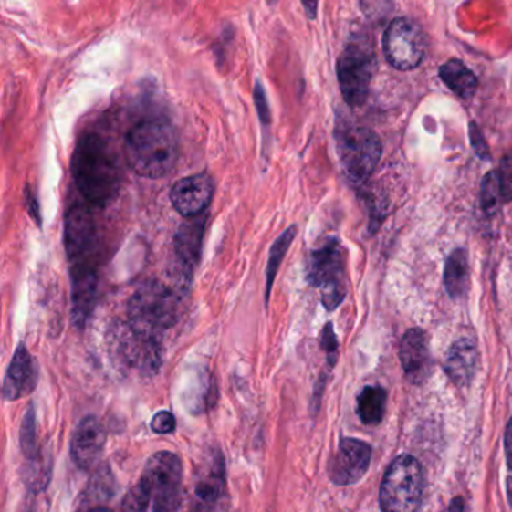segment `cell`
Masks as SVG:
<instances>
[{
	"label": "cell",
	"mask_w": 512,
	"mask_h": 512,
	"mask_svg": "<svg viewBox=\"0 0 512 512\" xmlns=\"http://www.w3.org/2000/svg\"><path fill=\"white\" fill-rule=\"evenodd\" d=\"M183 462L169 451L153 454L139 483L123 497L125 511H176L183 504Z\"/></svg>",
	"instance_id": "cell-3"
},
{
	"label": "cell",
	"mask_w": 512,
	"mask_h": 512,
	"mask_svg": "<svg viewBox=\"0 0 512 512\" xmlns=\"http://www.w3.org/2000/svg\"><path fill=\"white\" fill-rule=\"evenodd\" d=\"M340 162L349 181L364 183L381 158V141L367 127H340L335 132Z\"/></svg>",
	"instance_id": "cell-7"
},
{
	"label": "cell",
	"mask_w": 512,
	"mask_h": 512,
	"mask_svg": "<svg viewBox=\"0 0 512 512\" xmlns=\"http://www.w3.org/2000/svg\"><path fill=\"white\" fill-rule=\"evenodd\" d=\"M320 344H322V349L326 351V356H328V365H329V369H332L335 362H337V356H339V340H337V335H335L332 323H328L323 328Z\"/></svg>",
	"instance_id": "cell-27"
},
{
	"label": "cell",
	"mask_w": 512,
	"mask_h": 512,
	"mask_svg": "<svg viewBox=\"0 0 512 512\" xmlns=\"http://www.w3.org/2000/svg\"><path fill=\"white\" fill-rule=\"evenodd\" d=\"M301 2L307 17H308L309 20H314V18H316V14H318L319 0H301Z\"/></svg>",
	"instance_id": "cell-34"
},
{
	"label": "cell",
	"mask_w": 512,
	"mask_h": 512,
	"mask_svg": "<svg viewBox=\"0 0 512 512\" xmlns=\"http://www.w3.org/2000/svg\"><path fill=\"white\" fill-rule=\"evenodd\" d=\"M277 0H269V4H276Z\"/></svg>",
	"instance_id": "cell-37"
},
{
	"label": "cell",
	"mask_w": 512,
	"mask_h": 512,
	"mask_svg": "<svg viewBox=\"0 0 512 512\" xmlns=\"http://www.w3.org/2000/svg\"><path fill=\"white\" fill-rule=\"evenodd\" d=\"M505 451H507V460H508L509 467L512 469V418L505 432Z\"/></svg>",
	"instance_id": "cell-33"
},
{
	"label": "cell",
	"mask_w": 512,
	"mask_h": 512,
	"mask_svg": "<svg viewBox=\"0 0 512 512\" xmlns=\"http://www.w3.org/2000/svg\"><path fill=\"white\" fill-rule=\"evenodd\" d=\"M72 178L86 202L106 208L118 197L122 172L118 155L99 134L78 140L71 160Z\"/></svg>",
	"instance_id": "cell-2"
},
{
	"label": "cell",
	"mask_w": 512,
	"mask_h": 512,
	"mask_svg": "<svg viewBox=\"0 0 512 512\" xmlns=\"http://www.w3.org/2000/svg\"><path fill=\"white\" fill-rule=\"evenodd\" d=\"M478 369V348L474 340L462 339L449 349L444 372L457 386L469 385Z\"/></svg>",
	"instance_id": "cell-20"
},
{
	"label": "cell",
	"mask_w": 512,
	"mask_h": 512,
	"mask_svg": "<svg viewBox=\"0 0 512 512\" xmlns=\"http://www.w3.org/2000/svg\"><path fill=\"white\" fill-rule=\"evenodd\" d=\"M118 491V483H116L115 475L111 474L110 467L101 465L97 470V474L93 475L90 479L88 490H86L85 499L80 508H99V502H107L110 500Z\"/></svg>",
	"instance_id": "cell-24"
},
{
	"label": "cell",
	"mask_w": 512,
	"mask_h": 512,
	"mask_svg": "<svg viewBox=\"0 0 512 512\" xmlns=\"http://www.w3.org/2000/svg\"><path fill=\"white\" fill-rule=\"evenodd\" d=\"M151 428L157 434H169L176 430V418L169 411L158 412L151 421Z\"/></svg>",
	"instance_id": "cell-30"
},
{
	"label": "cell",
	"mask_w": 512,
	"mask_h": 512,
	"mask_svg": "<svg viewBox=\"0 0 512 512\" xmlns=\"http://www.w3.org/2000/svg\"><path fill=\"white\" fill-rule=\"evenodd\" d=\"M386 395L383 388L365 386L358 397V415L365 425H379L385 415Z\"/></svg>",
	"instance_id": "cell-23"
},
{
	"label": "cell",
	"mask_w": 512,
	"mask_h": 512,
	"mask_svg": "<svg viewBox=\"0 0 512 512\" xmlns=\"http://www.w3.org/2000/svg\"><path fill=\"white\" fill-rule=\"evenodd\" d=\"M439 77L458 98L470 99L478 89V78L462 60L451 59L439 67Z\"/></svg>",
	"instance_id": "cell-21"
},
{
	"label": "cell",
	"mask_w": 512,
	"mask_h": 512,
	"mask_svg": "<svg viewBox=\"0 0 512 512\" xmlns=\"http://www.w3.org/2000/svg\"><path fill=\"white\" fill-rule=\"evenodd\" d=\"M423 469L412 455H400L386 470L381 487V507L386 512L416 511L423 500Z\"/></svg>",
	"instance_id": "cell-10"
},
{
	"label": "cell",
	"mask_w": 512,
	"mask_h": 512,
	"mask_svg": "<svg viewBox=\"0 0 512 512\" xmlns=\"http://www.w3.org/2000/svg\"><path fill=\"white\" fill-rule=\"evenodd\" d=\"M206 218L208 216L204 214L186 218L185 223L179 225L176 236H174V256H176L179 287L185 288V290L190 288L195 266L199 265L200 257H202Z\"/></svg>",
	"instance_id": "cell-12"
},
{
	"label": "cell",
	"mask_w": 512,
	"mask_h": 512,
	"mask_svg": "<svg viewBox=\"0 0 512 512\" xmlns=\"http://www.w3.org/2000/svg\"><path fill=\"white\" fill-rule=\"evenodd\" d=\"M111 355L123 370L140 376H155L162 365V337L137 329L131 323H118L110 332Z\"/></svg>",
	"instance_id": "cell-6"
},
{
	"label": "cell",
	"mask_w": 512,
	"mask_h": 512,
	"mask_svg": "<svg viewBox=\"0 0 512 512\" xmlns=\"http://www.w3.org/2000/svg\"><path fill=\"white\" fill-rule=\"evenodd\" d=\"M444 287L449 297L457 299L465 297L469 288V258L463 248H457L449 255L444 265Z\"/></svg>",
	"instance_id": "cell-22"
},
{
	"label": "cell",
	"mask_w": 512,
	"mask_h": 512,
	"mask_svg": "<svg viewBox=\"0 0 512 512\" xmlns=\"http://www.w3.org/2000/svg\"><path fill=\"white\" fill-rule=\"evenodd\" d=\"M371 462V448L358 439H341L329 462V478L335 486H351L362 479Z\"/></svg>",
	"instance_id": "cell-14"
},
{
	"label": "cell",
	"mask_w": 512,
	"mask_h": 512,
	"mask_svg": "<svg viewBox=\"0 0 512 512\" xmlns=\"http://www.w3.org/2000/svg\"><path fill=\"white\" fill-rule=\"evenodd\" d=\"M295 236H297V225H292L271 246L266 266V292H265V301H266V304L269 302V298H271L274 279H276L277 274H278L283 258L287 255L288 248L292 246V242L295 241Z\"/></svg>",
	"instance_id": "cell-25"
},
{
	"label": "cell",
	"mask_w": 512,
	"mask_h": 512,
	"mask_svg": "<svg viewBox=\"0 0 512 512\" xmlns=\"http://www.w3.org/2000/svg\"><path fill=\"white\" fill-rule=\"evenodd\" d=\"M215 185L206 173L194 174L174 183L170 193L173 208L183 216H199L206 212L214 197Z\"/></svg>",
	"instance_id": "cell-15"
},
{
	"label": "cell",
	"mask_w": 512,
	"mask_h": 512,
	"mask_svg": "<svg viewBox=\"0 0 512 512\" xmlns=\"http://www.w3.org/2000/svg\"><path fill=\"white\" fill-rule=\"evenodd\" d=\"M179 318V293L151 279L141 284L128 301V322L137 329L162 337Z\"/></svg>",
	"instance_id": "cell-5"
},
{
	"label": "cell",
	"mask_w": 512,
	"mask_h": 512,
	"mask_svg": "<svg viewBox=\"0 0 512 512\" xmlns=\"http://www.w3.org/2000/svg\"><path fill=\"white\" fill-rule=\"evenodd\" d=\"M344 271V250L339 239L330 237L311 251L307 279L313 287L320 288L322 304L329 311L337 308L348 293Z\"/></svg>",
	"instance_id": "cell-8"
},
{
	"label": "cell",
	"mask_w": 512,
	"mask_h": 512,
	"mask_svg": "<svg viewBox=\"0 0 512 512\" xmlns=\"http://www.w3.org/2000/svg\"><path fill=\"white\" fill-rule=\"evenodd\" d=\"M470 141H472V148L475 153L478 155L481 160H490V151H488L487 141L484 139L483 132L479 130L476 123H470L469 128Z\"/></svg>",
	"instance_id": "cell-31"
},
{
	"label": "cell",
	"mask_w": 512,
	"mask_h": 512,
	"mask_svg": "<svg viewBox=\"0 0 512 512\" xmlns=\"http://www.w3.org/2000/svg\"><path fill=\"white\" fill-rule=\"evenodd\" d=\"M225 493V465L223 454L214 451L200 465L194 481V497L199 509H214Z\"/></svg>",
	"instance_id": "cell-17"
},
{
	"label": "cell",
	"mask_w": 512,
	"mask_h": 512,
	"mask_svg": "<svg viewBox=\"0 0 512 512\" xmlns=\"http://www.w3.org/2000/svg\"><path fill=\"white\" fill-rule=\"evenodd\" d=\"M504 202L497 172L486 174L481 183V206L487 215H495Z\"/></svg>",
	"instance_id": "cell-26"
},
{
	"label": "cell",
	"mask_w": 512,
	"mask_h": 512,
	"mask_svg": "<svg viewBox=\"0 0 512 512\" xmlns=\"http://www.w3.org/2000/svg\"><path fill=\"white\" fill-rule=\"evenodd\" d=\"M376 68V55L365 39H351L344 47L337 62V78L344 101L351 109L367 101Z\"/></svg>",
	"instance_id": "cell-9"
},
{
	"label": "cell",
	"mask_w": 512,
	"mask_h": 512,
	"mask_svg": "<svg viewBox=\"0 0 512 512\" xmlns=\"http://www.w3.org/2000/svg\"><path fill=\"white\" fill-rule=\"evenodd\" d=\"M125 158L141 178H164L178 162V132L160 119L137 123L125 139Z\"/></svg>",
	"instance_id": "cell-4"
},
{
	"label": "cell",
	"mask_w": 512,
	"mask_h": 512,
	"mask_svg": "<svg viewBox=\"0 0 512 512\" xmlns=\"http://www.w3.org/2000/svg\"><path fill=\"white\" fill-rule=\"evenodd\" d=\"M427 39L423 29L411 18L398 17L383 35V55L398 71H411L423 62Z\"/></svg>",
	"instance_id": "cell-11"
},
{
	"label": "cell",
	"mask_w": 512,
	"mask_h": 512,
	"mask_svg": "<svg viewBox=\"0 0 512 512\" xmlns=\"http://www.w3.org/2000/svg\"><path fill=\"white\" fill-rule=\"evenodd\" d=\"M38 381V371L34 360L25 343H20L14 351L13 360L8 371L5 374L4 398L6 402H17L20 398L29 395Z\"/></svg>",
	"instance_id": "cell-18"
},
{
	"label": "cell",
	"mask_w": 512,
	"mask_h": 512,
	"mask_svg": "<svg viewBox=\"0 0 512 512\" xmlns=\"http://www.w3.org/2000/svg\"><path fill=\"white\" fill-rule=\"evenodd\" d=\"M65 248L71 263L72 320L85 328L98 292V237L92 212L74 204L65 214Z\"/></svg>",
	"instance_id": "cell-1"
},
{
	"label": "cell",
	"mask_w": 512,
	"mask_h": 512,
	"mask_svg": "<svg viewBox=\"0 0 512 512\" xmlns=\"http://www.w3.org/2000/svg\"><path fill=\"white\" fill-rule=\"evenodd\" d=\"M402 370L412 383H421L428 376L432 360L428 349V337L423 329H409L400 346Z\"/></svg>",
	"instance_id": "cell-19"
},
{
	"label": "cell",
	"mask_w": 512,
	"mask_h": 512,
	"mask_svg": "<svg viewBox=\"0 0 512 512\" xmlns=\"http://www.w3.org/2000/svg\"><path fill=\"white\" fill-rule=\"evenodd\" d=\"M497 176H499L504 202H509V200H512V151L502 158Z\"/></svg>",
	"instance_id": "cell-28"
},
{
	"label": "cell",
	"mask_w": 512,
	"mask_h": 512,
	"mask_svg": "<svg viewBox=\"0 0 512 512\" xmlns=\"http://www.w3.org/2000/svg\"><path fill=\"white\" fill-rule=\"evenodd\" d=\"M20 446L26 460L23 481L29 490L39 491L50 483L51 463L44 455L37 439L34 406L27 407L20 430Z\"/></svg>",
	"instance_id": "cell-13"
},
{
	"label": "cell",
	"mask_w": 512,
	"mask_h": 512,
	"mask_svg": "<svg viewBox=\"0 0 512 512\" xmlns=\"http://www.w3.org/2000/svg\"><path fill=\"white\" fill-rule=\"evenodd\" d=\"M255 102L257 109L258 118L262 120V125L269 134V127H271V111H269V104H267L266 92L263 89L260 80L256 81L255 86Z\"/></svg>",
	"instance_id": "cell-29"
},
{
	"label": "cell",
	"mask_w": 512,
	"mask_h": 512,
	"mask_svg": "<svg viewBox=\"0 0 512 512\" xmlns=\"http://www.w3.org/2000/svg\"><path fill=\"white\" fill-rule=\"evenodd\" d=\"M107 433L97 416L89 415L77 423L71 437V457L80 469L98 465L106 446Z\"/></svg>",
	"instance_id": "cell-16"
},
{
	"label": "cell",
	"mask_w": 512,
	"mask_h": 512,
	"mask_svg": "<svg viewBox=\"0 0 512 512\" xmlns=\"http://www.w3.org/2000/svg\"><path fill=\"white\" fill-rule=\"evenodd\" d=\"M508 486H509V502H512V478L508 479Z\"/></svg>",
	"instance_id": "cell-36"
},
{
	"label": "cell",
	"mask_w": 512,
	"mask_h": 512,
	"mask_svg": "<svg viewBox=\"0 0 512 512\" xmlns=\"http://www.w3.org/2000/svg\"><path fill=\"white\" fill-rule=\"evenodd\" d=\"M465 509V502L462 499H455L453 505H449V511H463Z\"/></svg>",
	"instance_id": "cell-35"
},
{
	"label": "cell",
	"mask_w": 512,
	"mask_h": 512,
	"mask_svg": "<svg viewBox=\"0 0 512 512\" xmlns=\"http://www.w3.org/2000/svg\"><path fill=\"white\" fill-rule=\"evenodd\" d=\"M26 206H27V211H29L30 215L34 218L37 225H41V214H39L38 202H37V197H35L34 193L30 191V186H26Z\"/></svg>",
	"instance_id": "cell-32"
}]
</instances>
